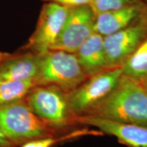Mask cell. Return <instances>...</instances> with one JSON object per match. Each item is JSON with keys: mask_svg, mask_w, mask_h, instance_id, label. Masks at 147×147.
Segmentation results:
<instances>
[{"mask_svg": "<svg viewBox=\"0 0 147 147\" xmlns=\"http://www.w3.org/2000/svg\"><path fill=\"white\" fill-rule=\"evenodd\" d=\"M142 1V0H91V6L96 15L101 12L123 8Z\"/></svg>", "mask_w": 147, "mask_h": 147, "instance_id": "obj_16", "label": "cell"}, {"mask_svg": "<svg viewBox=\"0 0 147 147\" xmlns=\"http://www.w3.org/2000/svg\"><path fill=\"white\" fill-rule=\"evenodd\" d=\"M77 125L94 127L102 134L113 136L127 147H147V126L110 119L84 116L76 119Z\"/></svg>", "mask_w": 147, "mask_h": 147, "instance_id": "obj_9", "label": "cell"}, {"mask_svg": "<svg viewBox=\"0 0 147 147\" xmlns=\"http://www.w3.org/2000/svg\"><path fill=\"white\" fill-rule=\"evenodd\" d=\"M138 80H140V82H141V84H142L143 87H144V89L147 91V75H146V76H144L142 78L138 79Z\"/></svg>", "mask_w": 147, "mask_h": 147, "instance_id": "obj_19", "label": "cell"}, {"mask_svg": "<svg viewBox=\"0 0 147 147\" xmlns=\"http://www.w3.org/2000/svg\"><path fill=\"white\" fill-rule=\"evenodd\" d=\"M77 59L87 77L108 68L104 46V37L94 32L79 47Z\"/></svg>", "mask_w": 147, "mask_h": 147, "instance_id": "obj_12", "label": "cell"}, {"mask_svg": "<svg viewBox=\"0 0 147 147\" xmlns=\"http://www.w3.org/2000/svg\"><path fill=\"white\" fill-rule=\"evenodd\" d=\"M87 78L74 53L54 49L40 53L36 84L54 85L69 93Z\"/></svg>", "mask_w": 147, "mask_h": 147, "instance_id": "obj_4", "label": "cell"}, {"mask_svg": "<svg viewBox=\"0 0 147 147\" xmlns=\"http://www.w3.org/2000/svg\"><path fill=\"white\" fill-rule=\"evenodd\" d=\"M0 147H3V146H0Z\"/></svg>", "mask_w": 147, "mask_h": 147, "instance_id": "obj_21", "label": "cell"}, {"mask_svg": "<svg viewBox=\"0 0 147 147\" xmlns=\"http://www.w3.org/2000/svg\"><path fill=\"white\" fill-rule=\"evenodd\" d=\"M67 94V92L56 86L36 84L24 100L38 117L62 135L69 127L78 125Z\"/></svg>", "mask_w": 147, "mask_h": 147, "instance_id": "obj_2", "label": "cell"}, {"mask_svg": "<svg viewBox=\"0 0 147 147\" xmlns=\"http://www.w3.org/2000/svg\"><path fill=\"white\" fill-rule=\"evenodd\" d=\"M0 130L16 147L33 140L61 136L38 117L24 99L0 108Z\"/></svg>", "mask_w": 147, "mask_h": 147, "instance_id": "obj_3", "label": "cell"}, {"mask_svg": "<svg viewBox=\"0 0 147 147\" xmlns=\"http://www.w3.org/2000/svg\"><path fill=\"white\" fill-rule=\"evenodd\" d=\"M147 36V12L125 28L104 37L108 67H122Z\"/></svg>", "mask_w": 147, "mask_h": 147, "instance_id": "obj_6", "label": "cell"}, {"mask_svg": "<svg viewBox=\"0 0 147 147\" xmlns=\"http://www.w3.org/2000/svg\"><path fill=\"white\" fill-rule=\"evenodd\" d=\"M100 132L95 130H89L88 129H80L74 131H71L69 133L57 136H51L33 140L24 143L20 147H53L55 145L60 144L61 142H65L71 140L72 139H76L83 136L87 135H99Z\"/></svg>", "mask_w": 147, "mask_h": 147, "instance_id": "obj_15", "label": "cell"}, {"mask_svg": "<svg viewBox=\"0 0 147 147\" xmlns=\"http://www.w3.org/2000/svg\"><path fill=\"white\" fill-rule=\"evenodd\" d=\"M0 146L3 147H16L14 145L11 143L8 139L5 137V136L0 130Z\"/></svg>", "mask_w": 147, "mask_h": 147, "instance_id": "obj_18", "label": "cell"}, {"mask_svg": "<svg viewBox=\"0 0 147 147\" xmlns=\"http://www.w3.org/2000/svg\"><path fill=\"white\" fill-rule=\"evenodd\" d=\"M36 84L34 80L0 82V108L23 100Z\"/></svg>", "mask_w": 147, "mask_h": 147, "instance_id": "obj_13", "label": "cell"}, {"mask_svg": "<svg viewBox=\"0 0 147 147\" xmlns=\"http://www.w3.org/2000/svg\"><path fill=\"white\" fill-rule=\"evenodd\" d=\"M95 14L90 5L69 8L63 26L51 49L76 53L95 32Z\"/></svg>", "mask_w": 147, "mask_h": 147, "instance_id": "obj_7", "label": "cell"}, {"mask_svg": "<svg viewBox=\"0 0 147 147\" xmlns=\"http://www.w3.org/2000/svg\"><path fill=\"white\" fill-rule=\"evenodd\" d=\"M68 10L63 5L46 2L40 10L36 29L21 49L39 53L50 50L63 26Z\"/></svg>", "mask_w": 147, "mask_h": 147, "instance_id": "obj_8", "label": "cell"}, {"mask_svg": "<svg viewBox=\"0 0 147 147\" xmlns=\"http://www.w3.org/2000/svg\"><path fill=\"white\" fill-rule=\"evenodd\" d=\"M147 12V4H136L101 12L95 15V32L105 37L129 26Z\"/></svg>", "mask_w": 147, "mask_h": 147, "instance_id": "obj_11", "label": "cell"}, {"mask_svg": "<svg viewBox=\"0 0 147 147\" xmlns=\"http://www.w3.org/2000/svg\"><path fill=\"white\" fill-rule=\"evenodd\" d=\"M142 1H144L145 3H146V4H147V0H142Z\"/></svg>", "mask_w": 147, "mask_h": 147, "instance_id": "obj_20", "label": "cell"}, {"mask_svg": "<svg viewBox=\"0 0 147 147\" xmlns=\"http://www.w3.org/2000/svg\"><path fill=\"white\" fill-rule=\"evenodd\" d=\"M40 53L19 49L0 52V82L34 80L40 67Z\"/></svg>", "mask_w": 147, "mask_h": 147, "instance_id": "obj_10", "label": "cell"}, {"mask_svg": "<svg viewBox=\"0 0 147 147\" xmlns=\"http://www.w3.org/2000/svg\"><path fill=\"white\" fill-rule=\"evenodd\" d=\"M123 73L140 79L147 75V36L122 65Z\"/></svg>", "mask_w": 147, "mask_h": 147, "instance_id": "obj_14", "label": "cell"}, {"mask_svg": "<svg viewBox=\"0 0 147 147\" xmlns=\"http://www.w3.org/2000/svg\"><path fill=\"white\" fill-rule=\"evenodd\" d=\"M42 1L48 3H57L68 8L83 5H91V0H42Z\"/></svg>", "mask_w": 147, "mask_h": 147, "instance_id": "obj_17", "label": "cell"}, {"mask_svg": "<svg viewBox=\"0 0 147 147\" xmlns=\"http://www.w3.org/2000/svg\"><path fill=\"white\" fill-rule=\"evenodd\" d=\"M84 116L147 126V91L138 79L123 74L113 91Z\"/></svg>", "mask_w": 147, "mask_h": 147, "instance_id": "obj_1", "label": "cell"}, {"mask_svg": "<svg viewBox=\"0 0 147 147\" xmlns=\"http://www.w3.org/2000/svg\"><path fill=\"white\" fill-rule=\"evenodd\" d=\"M121 67H109L87 77L78 87L68 93L69 105L76 117L86 115L113 91L123 75Z\"/></svg>", "mask_w": 147, "mask_h": 147, "instance_id": "obj_5", "label": "cell"}]
</instances>
